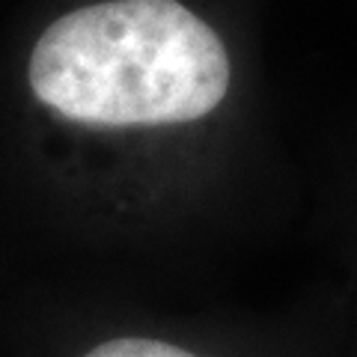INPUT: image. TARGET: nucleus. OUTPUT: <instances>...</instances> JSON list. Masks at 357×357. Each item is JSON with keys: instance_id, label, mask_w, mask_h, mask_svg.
<instances>
[{"instance_id": "nucleus-1", "label": "nucleus", "mask_w": 357, "mask_h": 357, "mask_svg": "<svg viewBox=\"0 0 357 357\" xmlns=\"http://www.w3.org/2000/svg\"><path fill=\"white\" fill-rule=\"evenodd\" d=\"M30 86L84 126H173L223 102L229 60L218 33L176 0H107L42 33Z\"/></svg>"}, {"instance_id": "nucleus-2", "label": "nucleus", "mask_w": 357, "mask_h": 357, "mask_svg": "<svg viewBox=\"0 0 357 357\" xmlns=\"http://www.w3.org/2000/svg\"><path fill=\"white\" fill-rule=\"evenodd\" d=\"M86 357H197V354H188L170 342L126 337V340H110L105 345H98Z\"/></svg>"}]
</instances>
